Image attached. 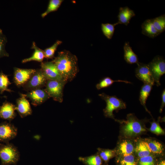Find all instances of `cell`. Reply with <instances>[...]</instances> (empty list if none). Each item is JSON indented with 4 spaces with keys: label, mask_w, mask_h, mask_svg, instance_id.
Here are the masks:
<instances>
[{
    "label": "cell",
    "mask_w": 165,
    "mask_h": 165,
    "mask_svg": "<svg viewBox=\"0 0 165 165\" xmlns=\"http://www.w3.org/2000/svg\"><path fill=\"white\" fill-rule=\"evenodd\" d=\"M123 50L124 59L127 63L129 64L138 63V56L133 50L128 42H125Z\"/></svg>",
    "instance_id": "ac0fdd59"
},
{
    "label": "cell",
    "mask_w": 165,
    "mask_h": 165,
    "mask_svg": "<svg viewBox=\"0 0 165 165\" xmlns=\"http://www.w3.org/2000/svg\"><path fill=\"white\" fill-rule=\"evenodd\" d=\"M138 165H155V161L152 155L144 157L139 158Z\"/></svg>",
    "instance_id": "d6a6232c"
},
{
    "label": "cell",
    "mask_w": 165,
    "mask_h": 165,
    "mask_svg": "<svg viewBox=\"0 0 165 165\" xmlns=\"http://www.w3.org/2000/svg\"><path fill=\"white\" fill-rule=\"evenodd\" d=\"M99 96L106 102V107L103 110L104 115L106 117L114 119V111H118L126 108L125 102L115 96H109L104 93L100 94Z\"/></svg>",
    "instance_id": "277c9868"
},
{
    "label": "cell",
    "mask_w": 165,
    "mask_h": 165,
    "mask_svg": "<svg viewBox=\"0 0 165 165\" xmlns=\"http://www.w3.org/2000/svg\"><path fill=\"white\" fill-rule=\"evenodd\" d=\"M146 141L151 153L159 154L162 153L163 148L161 143L156 140H150Z\"/></svg>",
    "instance_id": "83f0119b"
},
{
    "label": "cell",
    "mask_w": 165,
    "mask_h": 165,
    "mask_svg": "<svg viewBox=\"0 0 165 165\" xmlns=\"http://www.w3.org/2000/svg\"><path fill=\"white\" fill-rule=\"evenodd\" d=\"M31 48L34 50L33 53L30 57L23 59L21 62L22 63H26L32 61L42 62L45 58L44 50L38 48L34 42L32 43Z\"/></svg>",
    "instance_id": "e0dca14e"
},
{
    "label": "cell",
    "mask_w": 165,
    "mask_h": 165,
    "mask_svg": "<svg viewBox=\"0 0 165 165\" xmlns=\"http://www.w3.org/2000/svg\"><path fill=\"white\" fill-rule=\"evenodd\" d=\"M123 134L127 137H132L141 134L146 131L141 121L132 114L127 115V120L122 121Z\"/></svg>",
    "instance_id": "3957f363"
},
{
    "label": "cell",
    "mask_w": 165,
    "mask_h": 165,
    "mask_svg": "<svg viewBox=\"0 0 165 165\" xmlns=\"http://www.w3.org/2000/svg\"><path fill=\"white\" fill-rule=\"evenodd\" d=\"M149 130L152 133L157 135H162L164 134V131L160 127L158 123L153 122L151 123Z\"/></svg>",
    "instance_id": "836d02e7"
},
{
    "label": "cell",
    "mask_w": 165,
    "mask_h": 165,
    "mask_svg": "<svg viewBox=\"0 0 165 165\" xmlns=\"http://www.w3.org/2000/svg\"><path fill=\"white\" fill-rule=\"evenodd\" d=\"M135 15L134 11L128 7H121L118 16V21L116 24V25L123 24L127 26L131 18Z\"/></svg>",
    "instance_id": "9a60e30c"
},
{
    "label": "cell",
    "mask_w": 165,
    "mask_h": 165,
    "mask_svg": "<svg viewBox=\"0 0 165 165\" xmlns=\"http://www.w3.org/2000/svg\"><path fill=\"white\" fill-rule=\"evenodd\" d=\"M134 151L139 158L150 155L151 153L146 141L139 142L135 148Z\"/></svg>",
    "instance_id": "7402d4cb"
},
{
    "label": "cell",
    "mask_w": 165,
    "mask_h": 165,
    "mask_svg": "<svg viewBox=\"0 0 165 165\" xmlns=\"http://www.w3.org/2000/svg\"><path fill=\"white\" fill-rule=\"evenodd\" d=\"M148 65L157 86L160 85V79L165 73V61L161 57L157 56L154 57Z\"/></svg>",
    "instance_id": "8992f818"
},
{
    "label": "cell",
    "mask_w": 165,
    "mask_h": 165,
    "mask_svg": "<svg viewBox=\"0 0 165 165\" xmlns=\"http://www.w3.org/2000/svg\"><path fill=\"white\" fill-rule=\"evenodd\" d=\"M158 165H165V161L164 160H163L160 161Z\"/></svg>",
    "instance_id": "d590c367"
},
{
    "label": "cell",
    "mask_w": 165,
    "mask_h": 165,
    "mask_svg": "<svg viewBox=\"0 0 165 165\" xmlns=\"http://www.w3.org/2000/svg\"><path fill=\"white\" fill-rule=\"evenodd\" d=\"M62 43L61 41L57 40L52 46L44 50L45 58L47 59L53 58L57 48Z\"/></svg>",
    "instance_id": "4dcf8cb0"
},
{
    "label": "cell",
    "mask_w": 165,
    "mask_h": 165,
    "mask_svg": "<svg viewBox=\"0 0 165 165\" xmlns=\"http://www.w3.org/2000/svg\"><path fill=\"white\" fill-rule=\"evenodd\" d=\"M152 21L155 28L160 33L165 30V15L163 14L160 16L152 19Z\"/></svg>",
    "instance_id": "d4e9b609"
},
{
    "label": "cell",
    "mask_w": 165,
    "mask_h": 165,
    "mask_svg": "<svg viewBox=\"0 0 165 165\" xmlns=\"http://www.w3.org/2000/svg\"><path fill=\"white\" fill-rule=\"evenodd\" d=\"M40 66L41 69L48 80H64L52 61L42 62Z\"/></svg>",
    "instance_id": "30bf717a"
},
{
    "label": "cell",
    "mask_w": 165,
    "mask_h": 165,
    "mask_svg": "<svg viewBox=\"0 0 165 165\" xmlns=\"http://www.w3.org/2000/svg\"><path fill=\"white\" fill-rule=\"evenodd\" d=\"M115 82H122L126 83H131L130 82L127 81L120 80H114L110 77H106L102 79L99 83L96 85V87L97 90H100L110 86Z\"/></svg>",
    "instance_id": "f1b7e54d"
},
{
    "label": "cell",
    "mask_w": 165,
    "mask_h": 165,
    "mask_svg": "<svg viewBox=\"0 0 165 165\" xmlns=\"http://www.w3.org/2000/svg\"><path fill=\"white\" fill-rule=\"evenodd\" d=\"M97 153L106 164L109 160L113 157L115 155V152L113 150L104 149L101 148L97 149Z\"/></svg>",
    "instance_id": "4316f807"
},
{
    "label": "cell",
    "mask_w": 165,
    "mask_h": 165,
    "mask_svg": "<svg viewBox=\"0 0 165 165\" xmlns=\"http://www.w3.org/2000/svg\"><path fill=\"white\" fill-rule=\"evenodd\" d=\"M48 79L40 69H36L27 82L22 87L27 91L42 88L45 86Z\"/></svg>",
    "instance_id": "52a82bcc"
},
{
    "label": "cell",
    "mask_w": 165,
    "mask_h": 165,
    "mask_svg": "<svg viewBox=\"0 0 165 165\" xmlns=\"http://www.w3.org/2000/svg\"><path fill=\"white\" fill-rule=\"evenodd\" d=\"M36 69L14 68L13 81L18 87L23 86L29 79Z\"/></svg>",
    "instance_id": "9c48e42d"
},
{
    "label": "cell",
    "mask_w": 165,
    "mask_h": 165,
    "mask_svg": "<svg viewBox=\"0 0 165 165\" xmlns=\"http://www.w3.org/2000/svg\"><path fill=\"white\" fill-rule=\"evenodd\" d=\"M17 133V128L13 124L6 121L0 123V142L9 143Z\"/></svg>",
    "instance_id": "ba28073f"
},
{
    "label": "cell",
    "mask_w": 165,
    "mask_h": 165,
    "mask_svg": "<svg viewBox=\"0 0 165 165\" xmlns=\"http://www.w3.org/2000/svg\"><path fill=\"white\" fill-rule=\"evenodd\" d=\"M11 84L8 76L2 71L0 72V94H2L5 91L12 92L13 91L8 88Z\"/></svg>",
    "instance_id": "603a6c76"
},
{
    "label": "cell",
    "mask_w": 165,
    "mask_h": 165,
    "mask_svg": "<svg viewBox=\"0 0 165 165\" xmlns=\"http://www.w3.org/2000/svg\"><path fill=\"white\" fill-rule=\"evenodd\" d=\"M52 61L63 79L67 82L73 80L79 72L78 58L68 50L59 52Z\"/></svg>",
    "instance_id": "6da1fadb"
},
{
    "label": "cell",
    "mask_w": 165,
    "mask_h": 165,
    "mask_svg": "<svg viewBox=\"0 0 165 165\" xmlns=\"http://www.w3.org/2000/svg\"><path fill=\"white\" fill-rule=\"evenodd\" d=\"M7 40L2 30L0 29V58L8 57L9 55L6 50V46Z\"/></svg>",
    "instance_id": "f546056e"
},
{
    "label": "cell",
    "mask_w": 165,
    "mask_h": 165,
    "mask_svg": "<svg viewBox=\"0 0 165 165\" xmlns=\"http://www.w3.org/2000/svg\"><path fill=\"white\" fill-rule=\"evenodd\" d=\"M165 105V90L164 89L162 94L161 105L160 110V112H161Z\"/></svg>",
    "instance_id": "e575fe53"
},
{
    "label": "cell",
    "mask_w": 165,
    "mask_h": 165,
    "mask_svg": "<svg viewBox=\"0 0 165 165\" xmlns=\"http://www.w3.org/2000/svg\"><path fill=\"white\" fill-rule=\"evenodd\" d=\"M25 95L26 98L30 100L31 104L35 106L42 104L50 98L45 89L42 88L28 91Z\"/></svg>",
    "instance_id": "7c38bea8"
},
{
    "label": "cell",
    "mask_w": 165,
    "mask_h": 165,
    "mask_svg": "<svg viewBox=\"0 0 165 165\" xmlns=\"http://www.w3.org/2000/svg\"><path fill=\"white\" fill-rule=\"evenodd\" d=\"M63 0H50L46 10L41 15L44 18L49 13L57 11L63 2Z\"/></svg>",
    "instance_id": "cb8c5ba5"
},
{
    "label": "cell",
    "mask_w": 165,
    "mask_h": 165,
    "mask_svg": "<svg viewBox=\"0 0 165 165\" xmlns=\"http://www.w3.org/2000/svg\"><path fill=\"white\" fill-rule=\"evenodd\" d=\"M135 70V75L144 84L153 85L155 82L148 64L139 62Z\"/></svg>",
    "instance_id": "8fae6325"
},
{
    "label": "cell",
    "mask_w": 165,
    "mask_h": 165,
    "mask_svg": "<svg viewBox=\"0 0 165 165\" xmlns=\"http://www.w3.org/2000/svg\"></svg>",
    "instance_id": "8d00e7d4"
},
{
    "label": "cell",
    "mask_w": 165,
    "mask_h": 165,
    "mask_svg": "<svg viewBox=\"0 0 165 165\" xmlns=\"http://www.w3.org/2000/svg\"><path fill=\"white\" fill-rule=\"evenodd\" d=\"M15 105L6 101L0 105V119L11 121L16 116Z\"/></svg>",
    "instance_id": "5bb4252c"
},
{
    "label": "cell",
    "mask_w": 165,
    "mask_h": 165,
    "mask_svg": "<svg viewBox=\"0 0 165 165\" xmlns=\"http://www.w3.org/2000/svg\"><path fill=\"white\" fill-rule=\"evenodd\" d=\"M79 160L85 165H102V160L97 153L86 157H79Z\"/></svg>",
    "instance_id": "ffe728a7"
},
{
    "label": "cell",
    "mask_w": 165,
    "mask_h": 165,
    "mask_svg": "<svg viewBox=\"0 0 165 165\" xmlns=\"http://www.w3.org/2000/svg\"><path fill=\"white\" fill-rule=\"evenodd\" d=\"M116 23H102L101 24V29L104 35L108 39H111L114 34Z\"/></svg>",
    "instance_id": "484cf974"
},
{
    "label": "cell",
    "mask_w": 165,
    "mask_h": 165,
    "mask_svg": "<svg viewBox=\"0 0 165 165\" xmlns=\"http://www.w3.org/2000/svg\"><path fill=\"white\" fill-rule=\"evenodd\" d=\"M15 108L22 118L30 115L32 113L30 103L25 94H20V97L16 100Z\"/></svg>",
    "instance_id": "4fadbf2b"
},
{
    "label": "cell",
    "mask_w": 165,
    "mask_h": 165,
    "mask_svg": "<svg viewBox=\"0 0 165 165\" xmlns=\"http://www.w3.org/2000/svg\"><path fill=\"white\" fill-rule=\"evenodd\" d=\"M152 88V86L149 84H144L141 87L139 96V100L141 104L148 112H149L146 107V102Z\"/></svg>",
    "instance_id": "44dd1931"
},
{
    "label": "cell",
    "mask_w": 165,
    "mask_h": 165,
    "mask_svg": "<svg viewBox=\"0 0 165 165\" xmlns=\"http://www.w3.org/2000/svg\"><path fill=\"white\" fill-rule=\"evenodd\" d=\"M138 163L133 154L122 156L119 160L120 165H138Z\"/></svg>",
    "instance_id": "1f68e13d"
},
{
    "label": "cell",
    "mask_w": 165,
    "mask_h": 165,
    "mask_svg": "<svg viewBox=\"0 0 165 165\" xmlns=\"http://www.w3.org/2000/svg\"><path fill=\"white\" fill-rule=\"evenodd\" d=\"M67 82L64 80H48L45 90L50 97L55 101L62 102L63 101V90L64 85Z\"/></svg>",
    "instance_id": "5b68a950"
},
{
    "label": "cell",
    "mask_w": 165,
    "mask_h": 165,
    "mask_svg": "<svg viewBox=\"0 0 165 165\" xmlns=\"http://www.w3.org/2000/svg\"><path fill=\"white\" fill-rule=\"evenodd\" d=\"M19 152L12 143L0 144V159L2 165H16L20 159Z\"/></svg>",
    "instance_id": "7a4b0ae2"
},
{
    "label": "cell",
    "mask_w": 165,
    "mask_h": 165,
    "mask_svg": "<svg viewBox=\"0 0 165 165\" xmlns=\"http://www.w3.org/2000/svg\"><path fill=\"white\" fill-rule=\"evenodd\" d=\"M141 28L142 33L150 38H154L160 34L155 28L152 19L145 20L141 25Z\"/></svg>",
    "instance_id": "2e32d148"
},
{
    "label": "cell",
    "mask_w": 165,
    "mask_h": 165,
    "mask_svg": "<svg viewBox=\"0 0 165 165\" xmlns=\"http://www.w3.org/2000/svg\"><path fill=\"white\" fill-rule=\"evenodd\" d=\"M134 150L133 144L128 140L123 141L119 147V152L122 156L133 154Z\"/></svg>",
    "instance_id": "d6986e66"
}]
</instances>
